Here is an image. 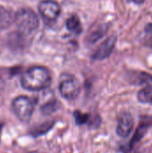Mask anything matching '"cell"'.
Instances as JSON below:
<instances>
[{"instance_id":"8","label":"cell","mask_w":152,"mask_h":153,"mask_svg":"<svg viewBox=\"0 0 152 153\" xmlns=\"http://www.w3.org/2000/svg\"><path fill=\"white\" fill-rule=\"evenodd\" d=\"M152 126V117H144L142 118V122L139 125V127L135 131L134 136L133 137L131 143H130V148L132 149L146 134L147 130L149 129L150 126Z\"/></svg>"},{"instance_id":"11","label":"cell","mask_w":152,"mask_h":153,"mask_svg":"<svg viewBox=\"0 0 152 153\" xmlns=\"http://www.w3.org/2000/svg\"><path fill=\"white\" fill-rule=\"evenodd\" d=\"M67 29L74 34H80L82 32V24L79 18L76 15H72L66 21Z\"/></svg>"},{"instance_id":"13","label":"cell","mask_w":152,"mask_h":153,"mask_svg":"<svg viewBox=\"0 0 152 153\" xmlns=\"http://www.w3.org/2000/svg\"><path fill=\"white\" fill-rule=\"evenodd\" d=\"M74 116V119L77 125H84L86 124L89 120H90V115L88 114H83L80 111H76L73 114Z\"/></svg>"},{"instance_id":"7","label":"cell","mask_w":152,"mask_h":153,"mask_svg":"<svg viewBox=\"0 0 152 153\" xmlns=\"http://www.w3.org/2000/svg\"><path fill=\"white\" fill-rule=\"evenodd\" d=\"M116 38L112 36L110 38H108V39H106L96 50V52L93 54L92 57L94 59L97 60H102L105 59L107 57H108L110 56V54L112 53L115 45H116Z\"/></svg>"},{"instance_id":"9","label":"cell","mask_w":152,"mask_h":153,"mask_svg":"<svg viewBox=\"0 0 152 153\" xmlns=\"http://www.w3.org/2000/svg\"><path fill=\"white\" fill-rule=\"evenodd\" d=\"M13 21V18L10 11L0 5V30L6 29L9 27Z\"/></svg>"},{"instance_id":"3","label":"cell","mask_w":152,"mask_h":153,"mask_svg":"<svg viewBox=\"0 0 152 153\" xmlns=\"http://www.w3.org/2000/svg\"><path fill=\"white\" fill-rule=\"evenodd\" d=\"M12 108L14 115L22 122H29L34 111V103L25 96H19L13 100Z\"/></svg>"},{"instance_id":"6","label":"cell","mask_w":152,"mask_h":153,"mask_svg":"<svg viewBox=\"0 0 152 153\" xmlns=\"http://www.w3.org/2000/svg\"><path fill=\"white\" fill-rule=\"evenodd\" d=\"M133 126H134V120L133 116L128 112L122 113L117 120L116 134L118 136L122 138H126L133 132Z\"/></svg>"},{"instance_id":"12","label":"cell","mask_w":152,"mask_h":153,"mask_svg":"<svg viewBox=\"0 0 152 153\" xmlns=\"http://www.w3.org/2000/svg\"><path fill=\"white\" fill-rule=\"evenodd\" d=\"M56 109V101L53 100V101H49L46 104H43L42 108H41V111L44 115L48 116L50 114H52L53 112H55V110Z\"/></svg>"},{"instance_id":"2","label":"cell","mask_w":152,"mask_h":153,"mask_svg":"<svg viewBox=\"0 0 152 153\" xmlns=\"http://www.w3.org/2000/svg\"><path fill=\"white\" fill-rule=\"evenodd\" d=\"M13 22H15L20 32L24 35L33 32L39 27V18L37 14L29 8L20 9L15 13Z\"/></svg>"},{"instance_id":"4","label":"cell","mask_w":152,"mask_h":153,"mask_svg":"<svg viewBox=\"0 0 152 153\" xmlns=\"http://www.w3.org/2000/svg\"><path fill=\"white\" fill-rule=\"evenodd\" d=\"M59 91L63 98L72 100L78 97L81 91L80 82L72 75H65L61 78L59 83Z\"/></svg>"},{"instance_id":"15","label":"cell","mask_w":152,"mask_h":153,"mask_svg":"<svg viewBox=\"0 0 152 153\" xmlns=\"http://www.w3.org/2000/svg\"><path fill=\"white\" fill-rule=\"evenodd\" d=\"M2 127H3V125L0 123V134H1V131H2Z\"/></svg>"},{"instance_id":"14","label":"cell","mask_w":152,"mask_h":153,"mask_svg":"<svg viewBox=\"0 0 152 153\" xmlns=\"http://www.w3.org/2000/svg\"><path fill=\"white\" fill-rule=\"evenodd\" d=\"M132 1L135 4H142L145 0H132Z\"/></svg>"},{"instance_id":"5","label":"cell","mask_w":152,"mask_h":153,"mask_svg":"<svg viewBox=\"0 0 152 153\" xmlns=\"http://www.w3.org/2000/svg\"><path fill=\"white\" fill-rule=\"evenodd\" d=\"M39 12L47 23H51L58 18L61 8L60 5L53 0H44L39 4Z\"/></svg>"},{"instance_id":"1","label":"cell","mask_w":152,"mask_h":153,"mask_svg":"<svg viewBox=\"0 0 152 153\" xmlns=\"http://www.w3.org/2000/svg\"><path fill=\"white\" fill-rule=\"evenodd\" d=\"M51 83L49 71L43 66H32L24 72L21 78L22 86L28 91H38L47 88Z\"/></svg>"},{"instance_id":"10","label":"cell","mask_w":152,"mask_h":153,"mask_svg":"<svg viewBox=\"0 0 152 153\" xmlns=\"http://www.w3.org/2000/svg\"><path fill=\"white\" fill-rule=\"evenodd\" d=\"M137 99L141 103L152 105V86L147 85L142 89L137 94Z\"/></svg>"}]
</instances>
